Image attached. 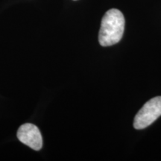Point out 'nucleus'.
<instances>
[{
  "label": "nucleus",
  "mask_w": 161,
  "mask_h": 161,
  "mask_svg": "<svg viewBox=\"0 0 161 161\" xmlns=\"http://www.w3.org/2000/svg\"><path fill=\"white\" fill-rule=\"evenodd\" d=\"M17 138L32 149L39 151L43 147V138L39 128L31 123L23 124L17 130Z\"/></svg>",
  "instance_id": "nucleus-3"
},
{
  "label": "nucleus",
  "mask_w": 161,
  "mask_h": 161,
  "mask_svg": "<svg viewBox=\"0 0 161 161\" xmlns=\"http://www.w3.org/2000/svg\"><path fill=\"white\" fill-rule=\"evenodd\" d=\"M161 116V96L150 99L144 104L134 118V127L143 129L152 125Z\"/></svg>",
  "instance_id": "nucleus-2"
},
{
  "label": "nucleus",
  "mask_w": 161,
  "mask_h": 161,
  "mask_svg": "<svg viewBox=\"0 0 161 161\" xmlns=\"http://www.w3.org/2000/svg\"><path fill=\"white\" fill-rule=\"evenodd\" d=\"M124 16L119 10L113 8L104 15L101 23L98 41L102 46H110L119 43L125 30Z\"/></svg>",
  "instance_id": "nucleus-1"
}]
</instances>
